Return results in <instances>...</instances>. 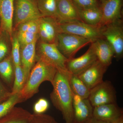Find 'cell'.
<instances>
[{"mask_svg":"<svg viewBox=\"0 0 123 123\" xmlns=\"http://www.w3.org/2000/svg\"><path fill=\"white\" fill-rule=\"evenodd\" d=\"M68 77L69 85L73 93L82 98H88L90 90L86 86L78 75L68 72Z\"/></svg>","mask_w":123,"mask_h":123,"instance_id":"obj_21","label":"cell"},{"mask_svg":"<svg viewBox=\"0 0 123 123\" xmlns=\"http://www.w3.org/2000/svg\"><path fill=\"white\" fill-rule=\"evenodd\" d=\"M107 68V66L104 65L97 60L78 76L91 90L103 81L104 75Z\"/></svg>","mask_w":123,"mask_h":123,"instance_id":"obj_12","label":"cell"},{"mask_svg":"<svg viewBox=\"0 0 123 123\" xmlns=\"http://www.w3.org/2000/svg\"><path fill=\"white\" fill-rule=\"evenodd\" d=\"M123 115V110L116 103L101 105L93 108V117L110 123H113Z\"/></svg>","mask_w":123,"mask_h":123,"instance_id":"obj_16","label":"cell"},{"mask_svg":"<svg viewBox=\"0 0 123 123\" xmlns=\"http://www.w3.org/2000/svg\"><path fill=\"white\" fill-rule=\"evenodd\" d=\"M15 32L20 43V47L30 44L39 38L38 34L29 31Z\"/></svg>","mask_w":123,"mask_h":123,"instance_id":"obj_29","label":"cell"},{"mask_svg":"<svg viewBox=\"0 0 123 123\" xmlns=\"http://www.w3.org/2000/svg\"><path fill=\"white\" fill-rule=\"evenodd\" d=\"M61 33H69L90 39L93 42L102 38L104 26L90 25L80 21L60 23Z\"/></svg>","mask_w":123,"mask_h":123,"instance_id":"obj_6","label":"cell"},{"mask_svg":"<svg viewBox=\"0 0 123 123\" xmlns=\"http://www.w3.org/2000/svg\"><path fill=\"white\" fill-rule=\"evenodd\" d=\"M112 123H123V115Z\"/></svg>","mask_w":123,"mask_h":123,"instance_id":"obj_35","label":"cell"},{"mask_svg":"<svg viewBox=\"0 0 123 123\" xmlns=\"http://www.w3.org/2000/svg\"><path fill=\"white\" fill-rule=\"evenodd\" d=\"M98 0V2L101 4V3H102V2L105 1L106 0Z\"/></svg>","mask_w":123,"mask_h":123,"instance_id":"obj_36","label":"cell"},{"mask_svg":"<svg viewBox=\"0 0 123 123\" xmlns=\"http://www.w3.org/2000/svg\"><path fill=\"white\" fill-rule=\"evenodd\" d=\"M12 94L11 91H9L0 80V103L6 101Z\"/></svg>","mask_w":123,"mask_h":123,"instance_id":"obj_33","label":"cell"},{"mask_svg":"<svg viewBox=\"0 0 123 123\" xmlns=\"http://www.w3.org/2000/svg\"></svg>","mask_w":123,"mask_h":123,"instance_id":"obj_37","label":"cell"},{"mask_svg":"<svg viewBox=\"0 0 123 123\" xmlns=\"http://www.w3.org/2000/svg\"><path fill=\"white\" fill-rule=\"evenodd\" d=\"M92 42L90 39L75 35L62 33L58 35L56 44L62 54L70 59L80 49Z\"/></svg>","mask_w":123,"mask_h":123,"instance_id":"obj_4","label":"cell"},{"mask_svg":"<svg viewBox=\"0 0 123 123\" xmlns=\"http://www.w3.org/2000/svg\"><path fill=\"white\" fill-rule=\"evenodd\" d=\"M14 80L12 88V94L20 93L25 84L26 78L21 65L14 66Z\"/></svg>","mask_w":123,"mask_h":123,"instance_id":"obj_25","label":"cell"},{"mask_svg":"<svg viewBox=\"0 0 123 123\" xmlns=\"http://www.w3.org/2000/svg\"><path fill=\"white\" fill-rule=\"evenodd\" d=\"M42 60L57 69L66 70L68 59L62 55L55 43H44L40 40L36 48V60Z\"/></svg>","mask_w":123,"mask_h":123,"instance_id":"obj_5","label":"cell"},{"mask_svg":"<svg viewBox=\"0 0 123 123\" xmlns=\"http://www.w3.org/2000/svg\"><path fill=\"white\" fill-rule=\"evenodd\" d=\"M123 0H106L100 4L102 19L98 25L105 26L118 19L123 18Z\"/></svg>","mask_w":123,"mask_h":123,"instance_id":"obj_10","label":"cell"},{"mask_svg":"<svg viewBox=\"0 0 123 123\" xmlns=\"http://www.w3.org/2000/svg\"><path fill=\"white\" fill-rule=\"evenodd\" d=\"M11 55L14 66L21 65L20 45L16 32L12 33L11 37Z\"/></svg>","mask_w":123,"mask_h":123,"instance_id":"obj_27","label":"cell"},{"mask_svg":"<svg viewBox=\"0 0 123 123\" xmlns=\"http://www.w3.org/2000/svg\"><path fill=\"white\" fill-rule=\"evenodd\" d=\"M96 54L97 60L108 67L112 63L114 52L110 44L104 38H99L91 43Z\"/></svg>","mask_w":123,"mask_h":123,"instance_id":"obj_18","label":"cell"},{"mask_svg":"<svg viewBox=\"0 0 123 123\" xmlns=\"http://www.w3.org/2000/svg\"><path fill=\"white\" fill-rule=\"evenodd\" d=\"M32 115L22 108L15 106L0 118V123H29Z\"/></svg>","mask_w":123,"mask_h":123,"instance_id":"obj_19","label":"cell"},{"mask_svg":"<svg viewBox=\"0 0 123 123\" xmlns=\"http://www.w3.org/2000/svg\"><path fill=\"white\" fill-rule=\"evenodd\" d=\"M49 107L48 101L44 98H40L34 104L33 106L34 114H41L46 112Z\"/></svg>","mask_w":123,"mask_h":123,"instance_id":"obj_31","label":"cell"},{"mask_svg":"<svg viewBox=\"0 0 123 123\" xmlns=\"http://www.w3.org/2000/svg\"><path fill=\"white\" fill-rule=\"evenodd\" d=\"M78 9L83 22L90 25H98L102 15L100 5L96 7Z\"/></svg>","mask_w":123,"mask_h":123,"instance_id":"obj_20","label":"cell"},{"mask_svg":"<svg viewBox=\"0 0 123 123\" xmlns=\"http://www.w3.org/2000/svg\"><path fill=\"white\" fill-rule=\"evenodd\" d=\"M88 99L93 107L116 103L115 90L111 82L103 81L90 90Z\"/></svg>","mask_w":123,"mask_h":123,"instance_id":"obj_8","label":"cell"},{"mask_svg":"<svg viewBox=\"0 0 123 123\" xmlns=\"http://www.w3.org/2000/svg\"><path fill=\"white\" fill-rule=\"evenodd\" d=\"M56 19L60 23L82 22L77 8L70 0H58Z\"/></svg>","mask_w":123,"mask_h":123,"instance_id":"obj_14","label":"cell"},{"mask_svg":"<svg viewBox=\"0 0 123 123\" xmlns=\"http://www.w3.org/2000/svg\"><path fill=\"white\" fill-rule=\"evenodd\" d=\"M78 9H86L100 5L97 0H70Z\"/></svg>","mask_w":123,"mask_h":123,"instance_id":"obj_32","label":"cell"},{"mask_svg":"<svg viewBox=\"0 0 123 123\" xmlns=\"http://www.w3.org/2000/svg\"><path fill=\"white\" fill-rule=\"evenodd\" d=\"M14 0H0V20L1 30L12 37L13 30Z\"/></svg>","mask_w":123,"mask_h":123,"instance_id":"obj_15","label":"cell"},{"mask_svg":"<svg viewBox=\"0 0 123 123\" xmlns=\"http://www.w3.org/2000/svg\"><path fill=\"white\" fill-rule=\"evenodd\" d=\"M73 123H88L93 117V107L88 98L73 93Z\"/></svg>","mask_w":123,"mask_h":123,"instance_id":"obj_11","label":"cell"},{"mask_svg":"<svg viewBox=\"0 0 123 123\" xmlns=\"http://www.w3.org/2000/svg\"><path fill=\"white\" fill-rule=\"evenodd\" d=\"M61 33L60 23L55 18L49 17L40 18L38 35L40 41L56 44L57 36Z\"/></svg>","mask_w":123,"mask_h":123,"instance_id":"obj_9","label":"cell"},{"mask_svg":"<svg viewBox=\"0 0 123 123\" xmlns=\"http://www.w3.org/2000/svg\"><path fill=\"white\" fill-rule=\"evenodd\" d=\"M88 123H110L106 121H102L100 120L95 118L94 117H92V119L90 120Z\"/></svg>","mask_w":123,"mask_h":123,"instance_id":"obj_34","label":"cell"},{"mask_svg":"<svg viewBox=\"0 0 123 123\" xmlns=\"http://www.w3.org/2000/svg\"><path fill=\"white\" fill-rule=\"evenodd\" d=\"M38 39L30 44L20 47L21 66L25 74L26 82L36 62V43Z\"/></svg>","mask_w":123,"mask_h":123,"instance_id":"obj_17","label":"cell"},{"mask_svg":"<svg viewBox=\"0 0 123 123\" xmlns=\"http://www.w3.org/2000/svg\"><path fill=\"white\" fill-rule=\"evenodd\" d=\"M103 38L110 44L114 52V57L117 60L123 56V18L118 19L104 26Z\"/></svg>","mask_w":123,"mask_h":123,"instance_id":"obj_3","label":"cell"},{"mask_svg":"<svg viewBox=\"0 0 123 123\" xmlns=\"http://www.w3.org/2000/svg\"><path fill=\"white\" fill-rule=\"evenodd\" d=\"M36 62L20 92L24 101L37 93L40 86L43 82L48 81L52 84L57 72L55 67L46 62L40 59L36 60Z\"/></svg>","mask_w":123,"mask_h":123,"instance_id":"obj_2","label":"cell"},{"mask_svg":"<svg viewBox=\"0 0 123 123\" xmlns=\"http://www.w3.org/2000/svg\"><path fill=\"white\" fill-rule=\"evenodd\" d=\"M14 68L11 55H9L0 62V76L7 84L12 82Z\"/></svg>","mask_w":123,"mask_h":123,"instance_id":"obj_22","label":"cell"},{"mask_svg":"<svg viewBox=\"0 0 123 123\" xmlns=\"http://www.w3.org/2000/svg\"><path fill=\"white\" fill-rule=\"evenodd\" d=\"M43 17L40 12L35 0H14L13 28L21 23Z\"/></svg>","mask_w":123,"mask_h":123,"instance_id":"obj_7","label":"cell"},{"mask_svg":"<svg viewBox=\"0 0 123 123\" xmlns=\"http://www.w3.org/2000/svg\"><path fill=\"white\" fill-rule=\"evenodd\" d=\"M97 60L96 54L91 44L84 55L77 58L68 59L66 69L69 72L78 75L92 65Z\"/></svg>","mask_w":123,"mask_h":123,"instance_id":"obj_13","label":"cell"},{"mask_svg":"<svg viewBox=\"0 0 123 123\" xmlns=\"http://www.w3.org/2000/svg\"><path fill=\"white\" fill-rule=\"evenodd\" d=\"M29 123H59L53 117L44 114H32Z\"/></svg>","mask_w":123,"mask_h":123,"instance_id":"obj_30","label":"cell"},{"mask_svg":"<svg viewBox=\"0 0 123 123\" xmlns=\"http://www.w3.org/2000/svg\"><path fill=\"white\" fill-rule=\"evenodd\" d=\"M0 34V62L10 55L11 37L8 33L1 30Z\"/></svg>","mask_w":123,"mask_h":123,"instance_id":"obj_26","label":"cell"},{"mask_svg":"<svg viewBox=\"0 0 123 123\" xmlns=\"http://www.w3.org/2000/svg\"><path fill=\"white\" fill-rule=\"evenodd\" d=\"M23 101L20 93L11 95L6 101L0 103V118L7 114L17 104Z\"/></svg>","mask_w":123,"mask_h":123,"instance_id":"obj_24","label":"cell"},{"mask_svg":"<svg viewBox=\"0 0 123 123\" xmlns=\"http://www.w3.org/2000/svg\"><path fill=\"white\" fill-rule=\"evenodd\" d=\"M39 19H33L21 23L16 28V32L29 31L38 34L39 29Z\"/></svg>","mask_w":123,"mask_h":123,"instance_id":"obj_28","label":"cell"},{"mask_svg":"<svg viewBox=\"0 0 123 123\" xmlns=\"http://www.w3.org/2000/svg\"><path fill=\"white\" fill-rule=\"evenodd\" d=\"M68 72L57 69L50 98L54 106L61 112L65 123H73V93L69 83Z\"/></svg>","mask_w":123,"mask_h":123,"instance_id":"obj_1","label":"cell"},{"mask_svg":"<svg viewBox=\"0 0 123 123\" xmlns=\"http://www.w3.org/2000/svg\"><path fill=\"white\" fill-rule=\"evenodd\" d=\"M40 12L43 17L56 19L58 0H35Z\"/></svg>","mask_w":123,"mask_h":123,"instance_id":"obj_23","label":"cell"}]
</instances>
